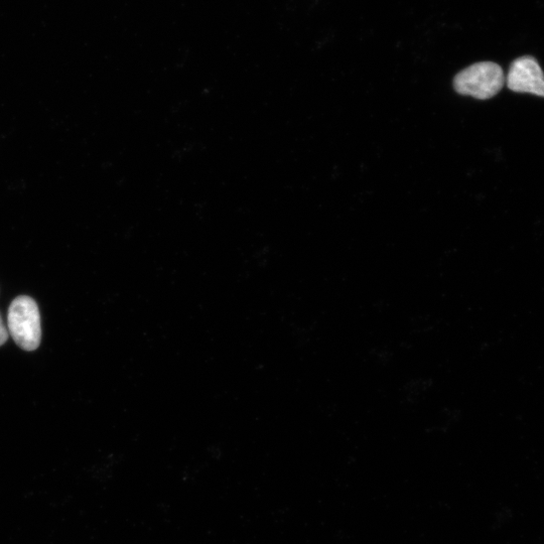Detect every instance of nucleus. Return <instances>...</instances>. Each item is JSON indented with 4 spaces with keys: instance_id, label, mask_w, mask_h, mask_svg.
I'll list each match as a JSON object with an SVG mask.
<instances>
[{
    "instance_id": "obj_2",
    "label": "nucleus",
    "mask_w": 544,
    "mask_h": 544,
    "mask_svg": "<svg viewBox=\"0 0 544 544\" xmlns=\"http://www.w3.org/2000/svg\"><path fill=\"white\" fill-rule=\"evenodd\" d=\"M504 83V72L498 64L480 62L461 71L455 77L454 87L461 95L487 100L496 96Z\"/></svg>"
},
{
    "instance_id": "obj_1",
    "label": "nucleus",
    "mask_w": 544,
    "mask_h": 544,
    "mask_svg": "<svg viewBox=\"0 0 544 544\" xmlns=\"http://www.w3.org/2000/svg\"><path fill=\"white\" fill-rule=\"evenodd\" d=\"M9 332L25 351H35L42 341L41 315L35 300L20 296L13 301L8 314Z\"/></svg>"
},
{
    "instance_id": "obj_4",
    "label": "nucleus",
    "mask_w": 544,
    "mask_h": 544,
    "mask_svg": "<svg viewBox=\"0 0 544 544\" xmlns=\"http://www.w3.org/2000/svg\"><path fill=\"white\" fill-rule=\"evenodd\" d=\"M9 336V331L5 326L2 315H0V346H3L7 343Z\"/></svg>"
},
{
    "instance_id": "obj_3",
    "label": "nucleus",
    "mask_w": 544,
    "mask_h": 544,
    "mask_svg": "<svg viewBox=\"0 0 544 544\" xmlns=\"http://www.w3.org/2000/svg\"><path fill=\"white\" fill-rule=\"evenodd\" d=\"M506 83L511 91L544 97V73L532 57L516 59L510 66Z\"/></svg>"
}]
</instances>
